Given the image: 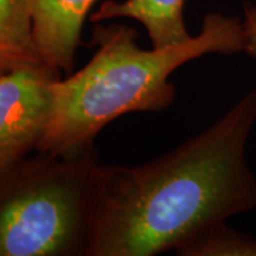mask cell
I'll return each instance as SVG.
<instances>
[{
    "label": "cell",
    "mask_w": 256,
    "mask_h": 256,
    "mask_svg": "<svg viewBox=\"0 0 256 256\" xmlns=\"http://www.w3.org/2000/svg\"><path fill=\"white\" fill-rule=\"evenodd\" d=\"M137 30L121 23H94L92 60L53 82V110L36 152L76 156L96 148V138L114 120L131 112H160L172 106L170 77L181 66L206 54L245 53L244 22L208 13L201 32L178 46H138Z\"/></svg>",
    "instance_id": "obj_2"
},
{
    "label": "cell",
    "mask_w": 256,
    "mask_h": 256,
    "mask_svg": "<svg viewBox=\"0 0 256 256\" xmlns=\"http://www.w3.org/2000/svg\"><path fill=\"white\" fill-rule=\"evenodd\" d=\"M256 90L202 132L137 166L98 162L87 256H154L210 225L256 208L246 142Z\"/></svg>",
    "instance_id": "obj_1"
},
{
    "label": "cell",
    "mask_w": 256,
    "mask_h": 256,
    "mask_svg": "<svg viewBox=\"0 0 256 256\" xmlns=\"http://www.w3.org/2000/svg\"><path fill=\"white\" fill-rule=\"evenodd\" d=\"M60 77L47 64L0 74V174L37 151L53 110V82Z\"/></svg>",
    "instance_id": "obj_4"
},
{
    "label": "cell",
    "mask_w": 256,
    "mask_h": 256,
    "mask_svg": "<svg viewBox=\"0 0 256 256\" xmlns=\"http://www.w3.org/2000/svg\"><path fill=\"white\" fill-rule=\"evenodd\" d=\"M174 252L180 256H256V239L229 228L224 220L201 229Z\"/></svg>",
    "instance_id": "obj_8"
},
{
    "label": "cell",
    "mask_w": 256,
    "mask_h": 256,
    "mask_svg": "<svg viewBox=\"0 0 256 256\" xmlns=\"http://www.w3.org/2000/svg\"><path fill=\"white\" fill-rule=\"evenodd\" d=\"M185 0H106L90 14L92 23L136 20L146 28L151 47L164 48L191 40L184 18Z\"/></svg>",
    "instance_id": "obj_6"
},
{
    "label": "cell",
    "mask_w": 256,
    "mask_h": 256,
    "mask_svg": "<svg viewBox=\"0 0 256 256\" xmlns=\"http://www.w3.org/2000/svg\"><path fill=\"white\" fill-rule=\"evenodd\" d=\"M97 150L37 152L0 174V256H87Z\"/></svg>",
    "instance_id": "obj_3"
},
{
    "label": "cell",
    "mask_w": 256,
    "mask_h": 256,
    "mask_svg": "<svg viewBox=\"0 0 256 256\" xmlns=\"http://www.w3.org/2000/svg\"><path fill=\"white\" fill-rule=\"evenodd\" d=\"M97 0H30L33 33L42 60L70 73L82 44V26Z\"/></svg>",
    "instance_id": "obj_5"
},
{
    "label": "cell",
    "mask_w": 256,
    "mask_h": 256,
    "mask_svg": "<svg viewBox=\"0 0 256 256\" xmlns=\"http://www.w3.org/2000/svg\"><path fill=\"white\" fill-rule=\"evenodd\" d=\"M42 64L30 0H0V73Z\"/></svg>",
    "instance_id": "obj_7"
},
{
    "label": "cell",
    "mask_w": 256,
    "mask_h": 256,
    "mask_svg": "<svg viewBox=\"0 0 256 256\" xmlns=\"http://www.w3.org/2000/svg\"><path fill=\"white\" fill-rule=\"evenodd\" d=\"M0 74H2V73H0Z\"/></svg>",
    "instance_id": "obj_10"
},
{
    "label": "cell",
    "mask_w": 256,
    "mask_h": 256,
    "mask_svg": "<svg viewBox=\"0 0 256 256\" xmlns=\"http://www.w3.org/2000/svg\"><path fill=\"white\" fill-rule=\"evenodd\" d=\"M244 26L246 32L248 43L245 53L256 58V6L252 3L244 4Z\"/></svg>",
    "instance_id": "obj_9"
}]
</instances>
